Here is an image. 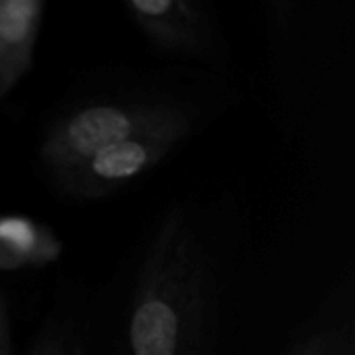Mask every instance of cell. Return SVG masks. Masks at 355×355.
<instances>
[{
    "mask_svg": "<svg viewBox=\"0 0 355 355\" xmlns=\"http://www.w3.org/2000/svg\"><path fill=\"white\" fill-rule=\"evenodd\" d=\"M250 239L233 191L171 198L94 285L92 355H231Z\"/></svg>",
    "mask_w": 355,
    "mask_h": 355,
    "instance_id": "6da1fadb",
    "label": "cell"
},
{
    "mask_svg": "<svg viewBox=\"0 0 355 355\" xmlns=\"http://www.w3.org/2000/svg\"><path fill=\"white\" fill-rule=\"evenodd\" d=\"M272 114L306 183L339 202L355 179V4L262 0Z\"/></svg>",
    "mask_w": 355,
    "mask_h": 355,
    "instance_id": "7a4b0ae2",
    "label": "cell"
},
{
    "mask_svg": "<svg viewBox=\"0 0 355 355\" xmlns=\"http://www.w3.org/2000/svg\"><path fill=\"white\" fill-rule=\"evenodd\" d=\"M241 100L239 81L183 64H104L81 71L37 125L33 173L44 183L100 148L164 125H216Z\"/></svg>",
    "mask_w": 355,
    "mask_h": 355,
    "instance_id": "3957f363",
    "label": "cell"
},
{
    "mask_svg": "<svg viewBox=\"0 0 355 355\" xmlns=\"http://www.w3.org/2000/svg\"><path fill=\"white\" fill-rule=\"evenodd\" d=\"M212 127L210 121H181L137 133L92 152L40 185L54 202L67 206L110 202L179 156Z\"/></svg>",
    "mask_w": 355,
    "mask_h": 355,
    "instance_id": "277c9868",
    "label": "cell"
},
{
    "mask_svg": "<svg viewBox=\"0 0 355 355\" xmlns=\"http://www.w3.org/2000/svg\"><path fill=\"white\" fill-rule=\"evenodd\" d=\"M121 12L154 58L239 81L225 21L212 2L125 0Z\"/></svg>",
    "mask_w": 355,
    "mask_h": 355,
    "instance_id": "5b68a950",
    "label": "cell"
},
{
    "mask_svg": "<svg viewBox=\"0 0 355 355\" xmlns=\"http://www.w3.org/2000/svg\"><path fill=\"white\" fill-rule=\"evenodd\" d=\"M279 355H355L354 266L329 279Z\"/></svg>",
    "mask_w": 355,
    "mask_h": 355,
    "instance_id": "8992f818",
    "label": "cell"
},
{
    "mask_svg": "<svg viewBox=\"0 0 355 355\" xmlns=\"http://www.w3.org/2000/svg\"><path fill=\"white\" fill-rule=\"evenodd\" d=\"M94 285L62 275L31 335L25 355H92Z\"/></svg>",
    "mask_w": 355,
    "mask_h": 355,
    "instance_id": "52a82bcc",
    "label": "cell"
},
{
    "mask_svg": "<svg viewBox=\"0 0 355 355\" xmlns=\"http://www.w3.org/2000/svg\"><path fill=\"white\" fill-rule=\"evenodd\" d=\"M48 0H0V106L35 69Z\"/></svg>",
    "mask_w": 355,
    "mask_h": 355,
    "instance_id": "ba28073f",
    "label": "cell"
},
{
    "mask_svg": "<svg viewBox=\"0 0 355 355\" xmlns=\"http://www.w3.org/2000/svg\"><path fill=\"white\" fill-rule=\"evenodd\" d=\"M64 254L58 233L29 214H0V272L42 270Z\"/></svg>",
    "mask_w": 355,
    "mask_h": 355,
    "instance_id": "9c48e42d",
    "label": "cell"
},
{
    "mask_svg": "<svg viewBox=\"0 0 355 355\" xmlns=\"http://www.w3.org/2000/svg\"><path fill=\"white\" fill-rule=\"evenodd\" d=\"M0 355L15 354V310L12 295L0 285Z\"/></svg>",
    "mask_w": 355,
    "mask_h": 355,
    "instance_id": "30bf717a",
    "label": "cell"
}]
</instances>
